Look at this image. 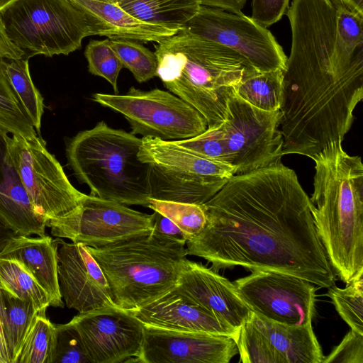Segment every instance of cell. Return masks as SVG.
Listing matches in <instances>:
<instances>
[{
	"instance_id": "6da1fadb",
	"label": "cell",
	"mask_w": 363,
	"mask_h": 363,
	"mask_svg": "<svg viewBox=\"0 0 363 363\" xmlns=\"http://www.w3.org/2000/svg\"><path fill=\"white\" fill-rule=\"evenodd\" d=\"M203 206L206 222L186 241L187 255L205 259L217 272L239 266L292 275L322 288L335 284L309 197L281 160L234 174Z\"/></svg>"
},
{
	"instance_id": "7a4b0ae2",
	"label": "cell",
	"mask_w": 363,
	"mask_h": 363,
	"mask_svg": "<svg viewBox=\"0 0 363 363\" xmlns=\"http://www.w3.org/2000/svg\"><path fill=\"white\" fill-rule=\"evenodd\" d=\"M332 141L315 162L310 208L335 274L347 284L363 274V164Z\"/></svg>"
},
{
	"instance_id": "3957f363",
	"label": "cell",
	"mask_w": 363,
	"mask_h": 363,
	"mask_svg": "<svg viewBox=\"0 0 363 363\" xmlns=\"http://www.w3.org/2000/svg\"><path fill=\"white\" fill-rule=\"evenodd\" d=\"M155 46L157 77L196 108L208 128L221 124L234 88L257 72L235 51L182 28Z\"/></svg>"
},
{
	"instance_id": "277c9868",
	"label": "cell",
	"mask_w": 363,
	"mask_h": 363,
	"mask_svg": "<svg viewBox=\"0 0 363 363\" xmlns=\"http://www.w3.org/2000/svg\"><path fill=\"white\" fill-rule=\"evenodd\" d=\"M142 138L104 121L79 132L66 145L67 164L90 194L124 205L148 207L150 167L138 157Z\"/></svg>"
},
{
	"instance_id": "5b68a950",
	"label": "cell",
	"mask_w": 363,
	"mask_h": 363,
	"mask_svg": "<svg viewBox=\"0 0 363 363\" xmlns=\"http://www.w3.org/2000/svg\"><path fill=\"white\" fill-rule=\"evenodd\" d=\"M184 243L153 234L115 244L87 247L120 308L137 309L174 288L186 258Z\"/></svg>"
},
{
	"instance_id": "8992f818",
	"label": "cell",
	"mask_w": 363,
	"mask_h": 363,
	"mask_svg": "<svg viewBox=\"0 0 363 363\" xmlns=\"http://www.w3.org/2000/svg\"><path fill=\"white\" fill-rule=\"evenodd\" d=\"M0 18L26 58L67 55L90 35L86 17L74 0H16L0 11Z\"/></svg>"
},
{
	"instance_id": "52a82bcc",
	"label": "cell",
	"mask_w": 363,
	"mask_h": 363,
	"mask_svg": "<svg viewBox=\"0 0 363 363\" xmlns=\"http://www.w3.org/2000/svg\"><path fill=\"white\" fill-rule=\"evenodd\" d=\"M138 157L150 165L151 199L157 200L202 205L235 174L229 164L151 137L142 138Z\"/></svg>"
},
{
	"instance_id": "ba28073f",
	"label": "cell",
	"mask_w": 363,
	"mask_h": 363,
	"mask_svg": "<svg viewBox=\"0 0 363 363\" xmlns=\"http://www.w3.org/2000/svg\"><path fill=\"white\" fill-rule=\"evenodd\" d=\"M93 100L120 113L131 133L163 141L190 138L203 133L208 125L192 106L172 92L154 89L143 91L132 86L124 94L95 93Z\"/></svg>"
},
{
	"instance_id": "9c48e42d",
	"label": "cell",
	"mask_w": 363,
	"mask_h": 363,
	"mask_svg": "<svg viewBox=\"0 0 363 363\" xmlns=\"http://www.w3.org/2000/svg\"><path fill=\"white\" fill-rule=\"evenodd\" d=\"M280 111L260 109L240 98L233 90L220 125L230 164L235 174L247 173L281 160L283 135Z\"/></svg>"
},
{
	"instance_id": "30bf717a",
	"label": "cell",
	"mask_w": 363,
	"mask_h": 363,
	"mask_svg": "<svg viewBox=\"0 0 363 363\" xmlns=\"http://www.w3.org/2000/svg\"><path fill=\"white\" fill-rule=\"evenodd\" d=\"M153 218V213H144L118 202L85 195L73 211L46 219L45 224L56 238L100 247L151 234Z\"/></svg>"
},
{
	"instance_id": "8fae6325",
	"label": "cell",
	"mask_w": 363,
	"mask_h": 363,
	"mask_svg": "<svg viewBox=\"0 0 363 363\" xmlns=\"http://www.w3.org/2000/svg\"><path fill=\"white\" fill-rule=\"evenodd\" d=\"M10 152L36 214L45 220L57 218L80 205L86 194L71 184L40 136L28 139L13 135Z\"/></svg>"
},
{
	"instance_id": "7c38bea8",
	"label": "cell",
	"mask_w": 363,
	"mask_h": 363,
	"mask_svg": "<svg viewBox=\"0 0 363 363\" xmlns=\"http://www.w3.org/2000/svg\"><path fill=\"white\" fill-rule=\"evenodd\" d=\"M183 28L235 51L259 73L285 69L287 57L274 36L243 13L201 5Z\"/></svg>"
},
{
	"instance_id": "4fadbf2b",
	"label": "cell",
	"mask_w": 363,
	"mask_h": 363,
	"mask_svg": "<svg viewBox=\"0 0 363 363\" xmlns=\"http://www.w3.org/2000/svg\"><path fill=\"white\" fill-rule=\"evenodd\" d=\"M234 284L250 310L269 320L304 325L315 315V285L292 275L255 270Z\"/></svg>"
},
{
	"instance_id": "5bb4252c",
	"label": "cell",
	"mask_w": 363,
	"mask_h": 363,
	"mask_svg": "<svg viewBox=\"0 0 363 363\" xmlns=\"http://www.w3.org/2000/svg\"><path fill=\"white\" fill-rule=\"evenodd\" d=\"M242 363H323L312 322L289 325L252 312L235 340Z\"/></svg>"
},
{
	"instance_id": "9a60e30c",
	"label": "cell",
	"mask_w": 363,
	"mask_h": 363,
	"mask_svg": "<svg viewBox=\"0 0 363 363\" xmlns=\"http://www.w3.org/2000/svg\"><path fill=\"white\" fill-rule=\"evenodd\" d=\"M90 363L133 362L144 337V324L129 311L110 307L79 313L71 320Z\"/></svg>"
},
{
	"instance_id": "2e32d148",
	"label": "cell",
	"mask_w": 363,
	"mask_h": 363,
	"mask_svg": "<svg viewBox=\"0 0 363 363\" xmlns=\"http://www.w3.org/2000/svg\"><path fill=\"white\" fill-rule=\"evenodd\" d=\"M238 353L234 338L144 325L140 363H228Z\"/></svg>"
},
{
	"instance_id": "e0dca14e",
	"label": "cell",
	"mask_w": 363,
	"mask_h": 363,
	"mask_svg": "<svg viewBox=\"0 0 363 363\" xmlns=\"http://www.w3.org/2000/svg\"><path fill=\"white\" fill-rule=\"evenodd\" d=\"M55 241L60 291L67 307L79 313L118 307L111 298L101 267L87 247L82 243L67 242L60 238Z\"/></svg>"
},
{
	"instance_id": "ac0fdd59",
	"label": "cell",
	"mask_w": 363,
	"mask_h": 363,
	"mask_svg": "<svg viewBox=\"0 0 363 363\" xmlns=\"http://www.w3.org/2000/svg\"><path fill=\"white\" fill-rule=\"evenodd\" d=\"M177 286L215 318L237 332L252 312L240 296L234 283L212 267L187 258L182 264Z\"/></svg>"
},
{
	"instance_id": "d6986e66",
	"label": "cell",
	"mask_w": 363,
	"mask_h": 363,
	"mask_svg": "<svg viewBox=\"0 0 363 363\" xmlns=\"http://www.w3.org/2000/svg\"><path fill=\"white\" fill-rule=\"evenodd\" d=\"M144 325L167 330L229 336L238 332L220 322L176 285L152 301L128 311Z\"/></svg>"
},
{
	"instance_id": "ffe728a7",
	"label": "cell",
	"mask_w": 363,
	"mask_h": 363,
	"mask_svg": "<svg viewBox=\"0 0 363 363\" xmlns=\"http://www.w3.org/2000/svg\"><path fill=\"white\" fill-rule=\"evenodd\" d=\"M0 128V220L17 235H45V219L34 211L13 162L11 138Z\"/></svg>"
},
{
	"instance_id": "44dd1931",
	"label": "cell",
	"mask_w": 363,
	"mask_h": 363,
	"mask_svg": "<svg viewBox=\"0 0 363 363\" xmlns=\"http://www.w3.org/2000/svg\"><path fill=\"white\" fill-rule=\"evenodd\" d=\"M84 13L90 35L160 43L179 30L140 21L111 0H74Z\"/></svg>"
},
{
	"instance_id": "7402d4cb",
	"label": "cell",
	"mask_w": 363,
	"mask_h": 363,
	"mask_svg": "<svg viewBox=\"0 0 363 363\" xmlns=\"http://www.w3.org/2000/svg\"><path fill=\"white\" fill-rule=\"evenodd\" d=\"M0 258L21 263L48 294L50 306H64L58 281L57 244L50 236L16 235L0 251Z\"/></svg>"
},
{
	"instance_id": "603a6c76",
	"label": "cell",
	"mask_w": 363,
	"mask_h": 363,
	"mask_svg": "<svg viewBox=\"0 0 363 363\" xmlns=\"http://www.w3.org/2000/svg\"><path fill=\"white\" fill-rule=\"evenodd\" d=\"M135 18L180 30L196 13L197 0H111Z\"/></svg>"
},
{
	"instance_id": "cb8c5ba5",
	"label": "cell",
	"mask_w": 363,
	"mask_h": 363,
	"mask_svg": "<svg viewBox=\"0 0 363 363\" xmlns=\"http://www.w3.org/2000/svg\"><path fill=\"white\" fill-rule=\"evenodd\" d=\"M284 70L255 72L234 88L242 99L260 109L279 111L281 103Z\"/></svg>"
},
{
	"instance_id": "d4e9b609",
	"label": "cell",
	"mask_w": 363,
	"mask_h": 363,
	"mask_svg": "<svg viewBox=\"0 0 363 363\" xmlns=\"http://www.w3.org/2000/svg\"><path fill=\"white\" fill-rule=\"evenodd\" d=\"M0 288L11 295L32 303L38 311L50 306L48 294L18 262L0 258Z\"/></svg>"
},
{
	"instance_id": "484cf974",
	"label": "cell",
	"mask_w": 363,
	"mask_h": 363,
	"mask_svg": "<svg viewBox=\"0 0 363 363\" xmlns=\"http://www.w3.org/2000/svg\"><path fill=\"white\" fill-rule=\"evenodd\" d=\"M0 128L28 139L38 136L9 81L3 57H0Z\"/></svg>"
},
{
	"instance_id": "4316f807",
	"label": "cell",
	"mask_w": 363,
	"mask_h": 363,
	"mask_svg": "<svg viewBox=\"0 0 363 363\" xmlns=\"http://www.w3.org/2000/svg\"><path fill=\"white\" fill-rule=\"evenodd\" d=\"M2 294L6 312L5 337L13 363L38 312L32 303L4 290Z\"/></svg>"
},
{
	"instance_id": "83f0119b",
	"label": "cell",
	"mask_w": 363,
	"mask_h": 363,
	"mask_svg": "<svg viewBox=\"0 0 363 363\" xmlns=\"http://www.w3.org/2000/svg\"><path fill=\"white\" fill-rule=\"evenodd\" d=\"M6 72L36 132L40 134L41 119L44 113L43 98L32 81L28 58L9 60L6 62Z\"/></svg>"
},
{
	"instance_id": "f1b7e54d",
	"label": "cell",
	"mask_w": 363,
	"mask_h": 363,
	"mask_svg": "<svg viewBox=\"0 0 363 363\" xmlns=\"http://www.w3.org/2000/svg\"><path fill=\"white\" fill-rule=\"evenodd\" d=\"M45 311L38 313L13 363H51L55 325Z\"/></svg>"
},
{
	"instance_id": "f546056e",
	"label": "cell",
	"mask_w": 363,
	"mask_h": 363,
	"mask_svg": "<svg viewBox=\"0 0 363 363\" xmlns=\"http://www.w3.org/2000/svg\"><path fill=\"white\" fill-rule=\"evenodd\" d=\"M328 289L327 294L340 317L352 330L363 334V274L344 289L333 284Z\"/></svg>"
},
{
	"instance_id": "4dcf8cb0",
	"label": "cell",
	"mask_w": 363,
	"mask_h": 363,
	"mask_svg": "<svg viewBox=\"0 0 363 363\" xmlns=\"http://www.w3.org/2000/svg\"><path fill=\"white\" fill-rule=\"evenodd\" d=\"M110 44L123 67L131 72L137 82H146L157 76V60L155 52L130 40H110Z\"/></svg>"
},
{
	"instance_id": "1f68e13d",
	"label": "cell",
	"mask_w": 363,
	"mask_h": 363,
	"mask_svg": "<svg viewBox=\"0 0 363 363\" xmlns=\"http://www.w3.org/2000/svg\"><path fill=\"white\" fill-rule=\"evenodd\" d=\"M148 208L165 216L188 236H196L203 228L206 217L203 206L150 199Z\"/></svg>"
},
{
	"instance_id": "d6a6232c",
	"label": "cell",
	"mask_w": 363,
	"mask_h": 363,
	"mask_svg": "<svg viewBox=\"0 0 363 363\" xmlns=\"http://www.w3.org/2000/svg\"><path fill=\"white\" fill-rule=\"evenodd\" d=\"M84 55L89 72L107 80L115 94H118V78L123 66L111 48L110 39L90 40L85 48Z\"/></svg>"
},
{
	"instance_id": "836d02e7",
	"label": "cell",
	"mask_w": 363,
	"mask_h": 363,
	"mask_svg": "<svg viewBox=\"0 0 363 363\" xmlns=\"http://www.w3.org/2000/svg\"><path fill=\"white\" fill-rule=\"evenodd\" d=\"M51 363H90L72 322L55 325Z\"/></svg>"
},
{
	"instance_id": "e575fe53",
	"label": "cell",
	"mask_w": 363,
	"mask_h": 363,
	"mask_svg": "<svg viewBox=\"0 0 363 363\" xmlns=\"http://www.w3.org/2000/svg\"><path fill=\"white\" fill-rule=\"evenodd\" d=\"M220 125L208 128L196 136L173 142L196 155L230 164Z\"/></svg>"
},
{
	"instance_id": "d590c367",
	"label": "cell",
	"mask_w": 363,
	"mask_h": 363,
	"mask_svg": "<svg viewBox=\"0 0 363 363\" xmlns=\"http://www.w3.org/2000/svg\"><path fill=\"white\" fill-rule=\"evenodd\" d=\"M363 363V334L350 330L323 363Z\"/></svg>"
},
{
	"instance_id": "8d00e7d4",
	"label": "cell",
	"mask_w": 363,
	"mask_h": 363,
	"mask_svg": "<svg viewBox=\"0 0 363 363\" xmlns=\"http://www.w3.org/2000/svg\"><path fill=\"white\" fill-rule=\"evenodd\" d=\"M289 3V0H252L251 18L267 28L286 13Z\"/></svg>"
},
{
	"instance_id": "74e56055",
	"label": "cell",
	"mask_w": 363,
	"mask_h": 363,
	"mask_svg": "<svg viewBox=\"0 0 363 363\" xmlns=\"http://www.w3.org/2000/svg\"><path fill=\"white\" fill-rule=\"evenodd\" d=\"M152 234L186 244L188 236L172 220L157 211L153 213Z\"/></svg>"
},
{
	"instance_id": "f35d334b",
	"label": "cell",
	"mask_w": 363,
	"mask_h": 363,
	"mask_svg": "<svg viewBox=\"0 0 363 363\" xmlns=\"http://www.w3.org/2000/svg\"><path fill=\"white\" fill-rule=\"evenodd\" d=\"M0 57L13 60L24 57V52L8 38L0 18Z\"/></svg>"
},
{
	"instance_id": "ab89813d",
	"label": "cell",
	"mask_w": 363,
	"mask_h": 363,
	"mask_svg": "<svg viewBox=\"0 0 363 363\" xmlns=\"http://www.w3.org/2000/svg\"><path fill=\"white\" fill-rule=\"evenodd\" d=\"M6 312L2 290L0 288V363H11L5 337Z\"/></svg>"
},
{
	"instance_id": "60d3db41",
	"label": "cell",
	"mask_w": 363,
	"mask_h": 363,
	"mask_svg": "<svg viewBox=\"0 0 363 363\" xmlns=\"http://www.w3.org/2000/svg\"><path fill=\"white\" fill-rule=\"evenodd\" d=\"M200 5L215 7L223 10L242 13L247 0H197Z\"/></svg>"
},
{
	"instance_id": "b9f144b4",
	"label": "cell",
	"mask_w": 363,
	"mask_h": 363,
	"mask_svg": "<svg viewBox=\"0 0 363 363\" xmlns=\"http://www.w3.org/2000/svg\"><path fill=\"white\" fill-rule=\"evenodd\" d=\"M16 235L14 230L0 220V251L3 250L9 240Z\"/></svg>"
},
{
	"instance_id": "7bdbcfd3",
	"label": "cell",
	"mask_w": 363,
	"mask_h": 363,
	"mask_svg": "<svg viewBox=\"0 0 363 363\" xmlns=\"http://www.w3.org/2000/svg\"><path fill=\"white\" fill-rule=\"evenodd\" d=\"M350 11L363 16V0H339Z\"/></svg>"
},
{
	"instance_id": "ee69618b",
	"label": "cell",
	"mask_w": 363,
	"mask_h": 363,
	"mask_svg": "<svg viewBox=\"0 0 363 363\" xmlns=\"http://www.w3.org/2000/svg\"><path fill=\"white\" fill-rule=\"evenodd\" d=\"M15 1L16 0H0V11Z\"/></svg>"
}]
</instances>
